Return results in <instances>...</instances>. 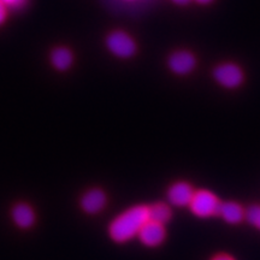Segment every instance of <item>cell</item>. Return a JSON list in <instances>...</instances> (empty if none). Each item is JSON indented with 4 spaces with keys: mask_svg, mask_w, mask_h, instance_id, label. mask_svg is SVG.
I'll return each mask as SVG.
<instances>
[{
    "mask_svg": "<svg viewBox=\"0 0 260 260\" xmlns=\"http://www.w3.org/2000/svg\"><path fill=\"white\" fill-rule=\"evenodd\" d=\"M140 241L148 247H154L160 245L165 239V230L162 228V224L151 222L147 220L144 225L141 226L140 232L138 233Z\"/></svg>",
    "mask_w": 260,
    "mask_h": 260,
    "instance_id": "obj_5",
    "label": "cell"
},
{
    "mask_svg": "<svg viewBox=\"0 0 260 260\" xmlns=\"http://www.w3.org/2000/svg\"><path fill=\"white\" fill-rule=\"evenodd\" d=\"M198 3H200V4H207V3H211L212 0H197Z\"/></svg>",
    "mask_w": 260,
    "mask_h": 260,
    "instance_id": "obj_18",
    "label": "cell"
},
{
    "mask_svg": "<svg viewBox=\"0 0 260 260\" xmlns=\"http://www.w3.org/2000/svg\"><path fill=\"white\" fill-rule=\"evenodd\" d=\"M107 47L119 58H129L135 53L136 46L133 39L123 31H115L107 38Z\"/></svg>",
    "mask_w": 260,
    "mask_h": 260,
    "instance_id": "obj_3",
    "label": "cell"
},
{
    "mask_svg": "<svg viewBox=\"0 0 260 260\" xmlns=\"http://www.w3.org/2000/svg\"><path fill=\"white\" fill-rule=\"evenodd\" d=\"M174 3H176V4H180V5H184V4H188V3L190 2V0H172Z\"/></svg>",
    "mask_w": 260,
    "mask_h": 260,
    "instance_id": "obj_17",
    "label": "cell"
},
{
    "mask_svg": "<svg viewBox=\"0 0 260 260\" xmlns=\"http://www.w3.org/2000/svg\"><path fill=\"white\" fill-rule=\"evenodd\" d=\"M147 216L148 220H151V222L164 224L171 218V211L167 205L155 204L153 206L147 207Z\"/></svg>",
    "mask_w": 260,
    "mask_h": 260,
    "instance_id": "obj_12",
    "label": "cell"
},
{
    "mask_svg": "<svg viewBox=\"0 0 260 260\" xmlns=\"http://www.w3.org/2000/svg\"><path fill=\"white\" fill-rule=\"evenodd\" d=\"M214 79L217 82L226 88H236L243 81V74L241 69L235 64H222L214 70Z\"/></svg>",
    "mask_w": 260,
    "mask_h": 260,
    "instance_id": "obj_4",
    "label": "cell"
},
{
    "mask_svg": "<svg viewBox=\"0 0 260 260\" xmlns=\"http://www.w3.org/2000/svg\"><path fill=\"white\" fill-rule=\"evenodd\" d=\"M190 209L199 217H210L217 214L219 203L212 193L207 190H200L194 193L190 201Z\"/></svg>",
    "mask_w": 260,
    "mask_h": 260,
    "instance_id": "obj_2",
    "label": "cell"
},
{
    "mask_svg": "<svg viewBox=\"0 0 260 260\" xmlns=\"http://www.w3.org/2000/svg\"><path fill=\"white\" fill-rule=\"evenodd\" d=\"M51 60L56 69L67 70L69 69L70 65L73 64V54H71V52L68 50V48L59 47L52 52Z\"/></svg>",
    "mask_w": 260,
    "mask_h": 260,
    "instance_id": "obj_11",
    "label": "cell"
},
{
    "mask_svg": "<svg viewBox=\"0 0 260 260\" xmlns=\"http://www.w3.org/2000/svg\"><path fill=\"white\" fill-rule=\"evenodd\" d=\"M213 260H234V259L230 258L229 255H218V256H216Z\"/></svg>",
    "mask_w": 260,
    "mask_h": 260,
    "instance_id": "obj_16",
    "label": "cell"
},
{
    "mask_svg": "<svg viewBox=\"0 0 260 260\" xmlns=\"http://www.w3.org/2000/svg\"><path fill=\"white\" fill-rule=\"evenodd\" d=\"M193 188L186 182H178L175 183L174 186L170 187L168 191L169 201L171 204L176 205V206H186L189 205L191 199H193Z\"/></svg>",
    "mask_w": 260,
    "mask_h": 260,
    "instance_id": "obj_8",
    "label": "cell"
},
{
    "mask_svg": "<svg viewBox=\"0 0 260 260\" xmlns=\"http://www.w3.org/2000/svg\"><path fill=\"white\" fill-rule=\"evenodd\" d=\"M169 67L178 75L189 74L195 67V58L187 51L175 52L169 59Z\"/></svg>",
    "mask_w": 260,
    "mask_h": 260,
    "instance_id": "obj_7",
    "label": "cell"
},
{
    "mask_svg": "<svg viewBox=\"0 0 260 260\" xmlns=\"http://www.w3.org/2000/svg\"><path fill=\"white\" fill-rule=\"evenodd\" d=\"M217 213H218L225 222L230 224H236L241 222V219L243 218V210L241 209L240 205H237L235 203L219 204Z\"/></svg>",
    "mask_w": 260,
    "mask_h": 260,
    "instance_id": "obj_10",
    "label": "cell"
},
{
    "mask_svg": "<svg viewBox=\"0 0 260 260\" xmlns=\"http://www.w3.org/2000/svg\"><path fill=\"white\" fill-rule=\"evenodd\" d=\"M148 220L147 207L136 206L116 218L110 225L109 233L113 241L125 242L140 232L141 226Z\"/></svg>",
    "mask_w": 260,
    "mask_h": 260,
    "instance_id": "obj_1",
    "label": "cell"
},
{
    "mask_svg": "<svg viewBox=\"0 0 260 260\" xmlns=\"http://www.w3.org/2000/svg\"><path fill=\"white\" fill-rule=\"evenodd\" d=\"M28 0H0V3H3L6 8H12V9H21L27 4Z\"/></svg>",
    "mask_w": 260,
    "mask_h": 260,
    "instance_id": "obj_14",
    "label": "cell"
},
{
    "mask_svg": "<svg viewBox=\"0 0 260 260\" xmlns=\"http://www.w3.org/2000/svg\"><path fill=\"white\" fill-rule=\"evenodd\" d=\"M11 216L14 223L18 228H21V229H29V228H31L34 225L35 219H37L32 207L30 205L23 203L16 205L14 209H12Z\"/></svg>",
    "mask_w": 260,
    "mask_h": 260,
    "instance_id": "obj_9",
    "label": "cell"
},
{
    "mask_svg": "<svg viewBox=\"0 0 260 260\" xmlns=\"http://www.w3.org/2000/svg\"><path fill=\"white\" fill-rule=\"evenodd\" d=\"M246 218L252 225L260 229V206L254 205V206L249 207L246 212Z\"/></svg>",
    "mask_w": 260,
    "mask_h": 260,
    "instance_id": "obj_13",
    "label": "cell"
},
{
    "mask_svg": "<svg viewBox=\"0 0 260 260\" xmlns=\"http://www.w3.org/2000/svg\"><path fill=\"white\" fill-rule=\"evenodd\" d=\"M6 16H8V10H6V6L0 3V24L4 23V21L6 19Z\"/></svg>",
    "mask_w": 260,
    "mask_h": 260,
    "instance_id": "obj_15",
    "label": "cell"
},
{
    "mask_svg": "<svg viewBox=\"0 0 260 260\" xmlns=\"http://www.w3.org/2000/svg\"><path fill=\"white\" fill-rule=\"evenodd\" d=\"M106 204V195L102 189H90L84 193L81 199V207L86 213L95 214L100 212Z\"/></svg>",
    "mask_w": 260,
    "mask_h": 260,
    "instance_id": "obj_6",
    "label": "cell"
}]
</instances>
